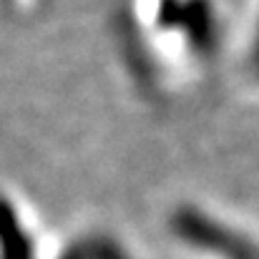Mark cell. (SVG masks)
I'll use <instances>...</instances> for the list:
<instances>
[{"instance_id":"1","label":"cell","mask_w":259,"mask_h":259,"mask_svg":"<svg viewBox=\"0 0 259 259\" xmlns=\"http://www.w3.org/2000/svg\"><path fill=\"white\" fill-rule=\"evenodd\" d=\"M254 53H257V61H259V25H257V40H254Z\"/></svg>"}]
</instances>
